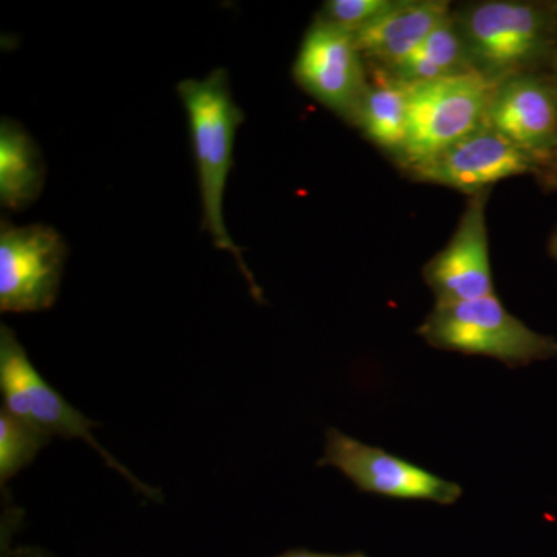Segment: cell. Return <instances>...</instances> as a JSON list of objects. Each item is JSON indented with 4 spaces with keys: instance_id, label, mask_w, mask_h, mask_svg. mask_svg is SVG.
Returning a JSON list of instances; mask_svg holds the SVG:
<instances>
[{
    "instance_id": "1",
    "label": "cell",
    "mask_w": 557,
    "mask_h": 557,
    "mask_svg": "<svg viewBox=\"0 0 557 557\" xmlns=\"http://www.w3.org/2000/svg\"><path fill=\"white\" fill-rule=\"evenodd\" d=\"M180 100L188 113L190 139L199 171L203 226L215 247L234 256L249 289L262 300V289L245 263L242 249L231 239L223 220V196L233 166V148L244 112L230 90L228 75L218 69L205 79H185L178 84Z\"/></svg>"
},
{
    "instance_id": "2",
    "label": "cell",
    "mask_w": 557,
    "mask_h": 557,
    "mask_svg": "<svg viewBox=\"0 0 557 557\" xmlns=\"http://www.w3.org/2000/svg\"><path fill=\"white\" fill-rule=\"evenodd\" d=\"M418 335L440 350L494 358L509 369L557 357V341L528 327L496 295L448 306L435 304Z\"/></svg>"
},
{
    "instance_id": "3",
    "label": "cell",
    "mask_w": 557,
    "mask_h": 557,
    "mask_svg": "<svg viewBox=\"0 0 557 557\" xmlns=\"http://www.w3.org/2000/svg\"><path fill=\"white\" fill-rule=\"evenodd\" d=\"M469 67L497 84L547 54L549 21L544 10L525 2L491 0L456 17Z\"/></svg>"
},
{
    "instance_id": "4",
    "label": "cell",
    "mask_w": 557,
    "mask_h": 557,
    "mask_svg": "<svg viewBox=\"0 0 557 557\" xmlns=\"http://www.w3.org/2000/svg\"><path fill=\"white\" fill-rule=\"evenodd\" d=\"M0 394L3 399L2 408L14 417L21 418L50 438L83 440L104 458L108 467L115 469L131 482L138 493L152 500H160V491L135 478L129 469L124 468L102 448L91 434L94 428L98 426L97 421L73 408L57 388L47 383L33 366L13 330L7 325L0 329Z\"/></svg>"
},
{
    "instance_id": "5",
    "label": "cell",
    "mask_w": 557,
    "mask_h": 557,
    "mask_svg": "<svg viewBox=\"0 0 557 557\" xmlns=\"http://www.w3.org/2000/svg\"><path fill=\"white\" fill-rule=\"evenodd\" d=\"M408 87V145L401 159L405 168L432 159L483 126L496 84L468 70Z\"/></svg>"
},
{
    "instance_id": "6",
    "label": "cell",
    "mask_w": 557,
    "mask_h": 557,
    "mask_svg": "<svg viewBox=\"0 0 557 557\" xmlns=\"http://www.w3.org/2000/svg\"><path fill=\"white\" fill-rule=\"evenodd\" d=\"M318 467L339 469L359 491L376 496L428 500L446 507L463 496V487L458 483L432 474L387 450L348 437L335 428L325 432L324 454L319 458Z\"/></svg>"
},
{
    "instance_id": "7",
    "label": "cell",
    "mask_w": 557,
    "mask_h": 557,
    "mask_svg": "<svg viewBox=\"0 0 557 557\" xmlns=\"http://www.w3.org/2000/svg\"><path fill=\"white\" fill-rule=\"evenodd\" d=\"M67 245L47 225L11 226L0 233V310L30 313L53 307Z\"/></svg>"
},
{
    "instance_id": "8",
    "label": "cell",
    "mask_w": 557,
    "mask_h": 557,
    "mask_svg": "<svg viewBox=\"0 0 557 557\" xmlns=\"http://www.w3.org/2000/svg\"><path fill=\"white\" fill-rule=\"evenodd\" d=\"M293 75L314 100L346 120H354L369 86L354 33L322 20L304 36Z\"/></svg>"
},
{
    "instance_id": "9",
    "label": "cell",
    "mask_w": 557,
    "mask_h": 557,
    "mask_svg": "<svg viewBox=\"0 0 557 557\" xmlns=\"http://www.w3.org/2000/svg\"><path fill=\"white\" fill-rule=\"evenodd\" d=\"M541 164L504 135L483 124L432 159L412 164L408 170L418 182L446 186L475 196L491 186L528 172Z\"/></svg>"
},
{
    "instance_id": "10",
    "label": "cell",
    "mask_w": 557,
    "mask_h": 557,
    "mask_svg": "<svg viewBox=\"0 0 557 557\" xmlns=\"http://www.w3.org/2000/svg\"><path fill=\"white\" fill-rule=\"evenodd\" d=\"M487 197L490 190L469 199L449 244L424 265V282L438 306L496 295L487 244Z\"/></svg>"
},
{
    "instance_id": "11",
    "label": "cell",
    "mask_w": 557,
    "mask_h": 557,
    "mask_svg": "<svg viewBox=\"0 0 557 557\" xmlns=\"http://www.w3.org/2000/svg\"><path fill=\"white\" fill-rule=\"evenodd\" d=\"M485 123L544 166L557 146L556 87L530 73L500 81Z\"/></svg>"
},
{
    "instance_id": "12",
    "label": "cell",
    "mask_w": 557,
    "mask_h": 557,
    "mask_svg": "<svg viewBox=\"0 0 557 557\" xmlns=\"http://www.w3.org/2000/svg\"><path fill=\"white\" fill-rule=\"evenodd\" d=\"M449 16L450 5L445 0H398L394 9L354 33L355 44L362 60L391 70Z\"/></svg>"
},
{
    "instance_id": "13",
    "label": "cell",
    "mask_w": 557,
    "mask_h": 557,
    "mask_svg": "<svg viewBox=\"0 0 557 557\" xmlns=\"http://www.w3.org/2000/svg\"><path fill=\"white\" fill-rule=\"evenodd\" d=\"M408 84L376 69L351 121L370 141L401 160L408 145Z\"/></svg>"
},
{
    "instance_id": "14",
    "label": "cell",
    "mask_w": 557,
    "mask_h": 557,
    "mask_svg": "<svg viewBox=\"0 0 557 557\" xmlns=\"http://www.w3.org/2000/svg\"><path fill=\"white\" fill-rule=\"evenodd\" d=\"M42 156L20 124L3 120L0 127V200L5 208H27L44 186Z\"/></svg>"
},
{
    "instance_id": "15",
    "label": "cell",
    "mask_w": 557,
    "mask_h": 557,
    "mask_svg": "<svg viewBox=\"0 0 557 557\" xmlns=\"http://www.w3.org/2000/svg\"><path fill=\"white\" fill-rule=\"evenodd\" d=\"M467 50L456 17L450 14L437 25L405 61L386 70L405 84L428 83L468 72Z\"/></svg>"
},
{
    "instance_id": "16",
    "label": "cell",
    "mask_w": 557,
    "mask_h": 557,
    "mask_svg": "<svg viewBox=\"0 0 557 557\" xmlns=\"http://www.w3.org/2000/svg\"><path fill=\"white\" fill-rule=\"evenodd\" d=\"M49 435L0 410V483L5 486L17 472L33 463L39 450L50 443Z\"/></svg>"
},
{
    "instance_id": "17",
    "label": "cell",
    "mask_w": 557,
    "mask_h": 557,
    "mask_svg": "<svg viewBox=\"0 0 557 557\" xmlns=\"http://www.w3.org/2000/svg\"><path fill=\"white\" fill-rule=\"evenodd\" d=\"M398 0H330L324 3L322 21L338 25L344 30L357 33L366 25L386 14Z\"/></svg>"
},
{
    "instance_id": "18",
    "label": "cell",
    "mask_w": 557,
    "mask_h": 557,
    "mask_svg": "<svg viewBox=\"0 0 557 557\" xmlns=\"http://www.w3.org/2000/svg\"><path fill=\"white\" fill-rule=\"evenodd\" d=\"M274 557H368L364 553H317L309 552V549H289V552L284 553V555H278Z\"/></svg>"
},
{
    "instance_id": "19",
    "label": "cell",
    "mask_w": 557,
    "mask_h": 557,
    "mask_svg": "<svg viewBox=\"0 0 557 557\" xmlns=\"http://www.w3.org/2000/svg\"><path fill=\"white\" fill-rule=\"evenodd\" d=\"M2 557H53L38 547L10 548L3 545Z\"/></svg>"
},
{
    "instance_id": "20",
    "label": "cell",
    "mask_w": 557,
    "mask_h": 557,
    "mask_svg": "<svg viewBox=\"0 0 557 557\" xmlns=\"http://www.w3.org/2000/svg\"><path fill=\"white\" fill-rule=\"evenodd\" d=\"M542 168H545V180H547L548 185L557 189V146L547 163Z\"/></svg>"
},
{
    "instance_id": "21",
    "label": "cell",
    "mask_w": 557,
    "mask_h": 557,
    "mask_svg": "<svg viewBox=\"0 0 557 557\" xmlns=\"http://www.w3.org/2000/svg\"><path fill=\"white\" fill-rule=\"evenodd\" d=\"M552 255L553 258L557 260V233L555 234V237H553L552 240Z\"/></svg>"
},
{
    "instance_id": "22",
    "label": "cell",
    "mask_w": 557,
    "mask_h": 557,
    "mask_svg": "<svg viewBox=\"0 0 557 557\" xmlns=\"http://www.w3.org/2000/svg\"><path fill=\"white\" fill-rule=\"evenodd\" d=\"M556 90H557V62H556Z\"/></svg>"
}]
</instances>
